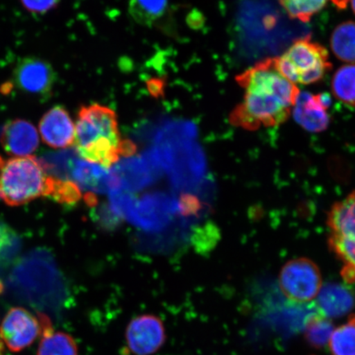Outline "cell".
<instances>
[{
  "label": "cell",
  "mask_w": 355,
  "mask_h": 355,
  "mask_svg": "<svg viewBox=\"0 0 355 355\" xmlns=\"http://www.w3.org/2000/svg\"><path fill=\"white\" fill-rule=\"evenodd\" d=\"M243 99L230 112V123L248 131L277 127L290 118L300 91L279 72L276 58L259 62L237 75Z\"/></svg>",
  "instance_id": "6da1fadb"
},
{
  "label": "cell",
  "mask_w": 355,
  "mask_h": 355,
  "mask_svg": "<svg viewBox=\"0 0 355 355\" xmlns=\"http://www.w3.org/2000/svg\"><path fill=\"white\" fill-rule=\"evenodd\" d=\"M74 144L80 157L107 168L136 150L131 141L122 140L114 111L100 104L80 109Z\"/></svg>",
  "instance_id": "7a4b0ae2"
},
{
  "label": "cell",
  "mask_w": 355,
  "mask_h": 355,
  "mask_svg": "<svg viewBox=\"0 0 355 355\" xmlns=\"http://www.w3.org/2000/svg\"><path fill=\"white\" fill-rule=\"evenodd\" d=\"M52 178L42 159L15 157L0 166V198L8 205H24L42 196H50Z\"/></svg>",
  "instance_id": "3957f363"
},
{
  "label": "cell",
  "mask_w": 355,
  "mask_h": 355,
  "mask_svg": "<svg viewBox=\"0 0 355 355\" xmlns=\"http://www.w3.org/2000/svg\"><path fill=\"white\" fill-rule=\"evenodd\" d=\"M279 72L288 81L309 85L320 81L332 69L327 49L307 35L297 40L276 58Z\"/></svg>",
  "instance_id": "277c9868"
},
{
  "label": "cell",
  "mask_w": 355,
  "mask_h": 355,
  "mask_svg": "<svg viewBox=\"0 0 355 355\" xmlns=\"http://www.w3.org/2000/svg\"><path fill=\"white\" fill-rule=\"evenodd\" d=\"M279 285L288 300L308 303L317 298L322 287L320 269L306 257L288 261L279 272Z\"/></svg>",
  "instance_id": "5b68a950"
},
{
  "label": "cell",
  "mask_w": 355,
  "mask_h": 355,
  "mask_svg": "<svg viewBox=\"0 0 355 355\" xmlns=\"http://www.w3.org/2000/svg\"><path fill=\"white\" fill-rule=\"evenodd\" d=\"M42 314L35 315L24 308H12L0 325V339L12 352H20L41 337Z\"/></svg>",
  "instance_id": "8992f818"
},
{
  "label": "cell",
  "mask_w": 355,
  "mask_h": 355,
  "mask_svg": "<svg viewBox=\"0 0 355 355\" xmlns=\"http://www.w3.org/2000/svg\"><path fill=\"white\" fill-rule=\"evenodd\" d=\"M56 75L47 61L28 57L17 64L13 72V84L26 94L46 99L55 86Z\"/></svg>",
  "instance_id": "52a82bcc"
},
{
  "label": "cell",
  "mask_w": 355,
  "mask_h": 355,
  "mask_svg": "<svg viewBox=\"0 0 355 355\" xmlns=\"http://www.w3.org/2000/svg\"><path fill=\"white\" fill-rule=\"evenodd\" d=\"M125 340L132 354L153 355L166 343L165 325L162 319L155 315H139L128 324Z\"/></svg>",
  "instance_id": "ba28073f"
},
{
  "label": "cell",
  "mask_w": 355,
  "mask_h": 355,
  "mask_svg": "<svg viewBox=\"0 0 355 355\" xmlns=\"http://www.w3.org/2000/svg\"><path fill=\"white\" fill-rule=\"evenodd\" d=\"M330 105V96L326 93L313 95L300 92L291 114L304 130L321 132L329 126L331 118L328 110Z\"/></svg>",
  "instance_id": "9c48e42d"
},
{
  "label": "cell",
  "mask_w": 355,
  "mask_h": 355,
  "mask_svg": "<svg viewBox=\"0 0 355 355\" xmlns=\"http://www.w3.org/2000/svg\"><path fill=\"white\" fill-rule=\"evenodd\" d=\"M69 180L73 182L80 190L105 193L119 189L116 178L112 171L97 164L74 159L70 168Z\"/></svg>",
  "instance_id": "30bf717a"
},
{
  "label": "cell",
  "mask_w": 355,
  "mask_h": 355,
  "mask_svg": "<svg viewBox=\"0 0 355 355\" xmlns=\"http://www.w3.org/2000/svg\"><path fill=\"white\" fill-rule=\"evenodd\" d=\"M39 128L44 143L53 148H67L74 144L75 124L62 106L47 111L40 121Z\"/></svg>",
  "instance_id": "8fae6325"
},
{
  "label": "cell",
  "mask_w": 355,
  "mask_h": 355,
  "mask_svg": "<svg viewBox=\"0 0 355 355\" xmlns=\"http://www.w3.org/2000/svg\"><path fill=\"white\" fill-rule=\"evenodd\" d=\"M37 128L24 119H15L3 127L0 141L8 154L16 157H30L39 146Z\"/></svg>",
  "instance_id": "7c38bea8"
},
{
  "label": "cell",
  "mask_w": 355,
  "mask_h": 355,
  "mask_svg": "<svg viewBox=\"0 0 355 355\" xmlns=\"http://www.w3.org/2000/svg\"><path fill=\"white\" fill-rule=\"evenodd\" d=\"M317 298L318 313L327 318L343 316L354 304L352 292L339 284H327L322 287Z\"/></svg>",
  "instance_id": "4fadbf2b"
},
{
  "label": "cell",
  "mask_w": 355,
  "mask_h": 355,
  "mask_svg": "<svg viewBox=\"0 0 355 355\" xmlns=\"http://www.w3.org/2000/svg\"><path fill=\"white\" fill-rule=\"evenodd\" d=\"M42 332L37 355H78L76 340L68 333L55 331L50 319L42 314Z\"/></svg>",
  "instance_id": "5bb4252c"
},
{
  "label": "cell",
  "mask_w": 355,
  "mask_h": 355,
  "mask_svg": "<svg viewBox=\"0 0 355 355\" xmlns=\"http://www.w3.org/2000/svg\"><path fill=\"white\" fill-rule=\"evenodd\" d=\"M327 223L331 234L355 238V191L331 207Z\"/></svg>",
  "instance_id": "9a60e30c"
},
{
  "label": "cell",
  "mask_w": 355,
  "mask_h": 355,
  "mask_svg": "<svg viewBox=\"0 0 355 355\" xmlns=\"http://www.w3.org/2000/svg\"><path fill=\"white\" fill-rule=\"evenodd\" d=\"M330 44L337 59L355 64V21H346L337 26L331 33Z\"/></svg>",
  "instance_id": "2e32d148"
},
{
  "label": "cell",
  "mask_w": 355,
  "mask_h": 355,
  "mask_svg": "<svg viewBox=\"0 0 355 355\" xmlns=\"http://www.w3.org/2000/svg\"><path fill=\"white\" fill-rule=\"evenodd\" d=\"M328 245L343 263L341 276L349 284L355 282V238L330 234Z\"/></svg>",
  "instance_id": "e0dca14e"
},
{
  "label": "cell",
  "mask_w": 355,
  "mask_h": 355,
  "mask_svg": "<svg viewBox=\"0 0 355 355\" xmlns=\"http://www.w3.org/2000/svg\"><path fill=\"white\" fill-rule=\"evenodd\" d=\"M332 94L346 105L355 107V64L336 70L331 80Z\"/></svg>",
  "instance_id": "ac0fdd59"
},
{
  "label": "cell",
  "mask_w": 355,
  "mask_h": 355,
  "mask_svg": "<svg viewBox=\"0 0 355 355\" xmlns=\"http://www.w3.org/2000/svg\"><path fill=\"white\" fill-rule=\"evenodd\" d=\"M168 0H130V10L137 24L150 26L165 15Z\"/></svg>",
  "instance_id": "d6986e66"
},
{
  "label": "cell",
  "mask_w": 355,
  "mask_h": 355,
  "mask_svg": "<svg viewBox=\"0 0 355 355\" xmlns=\"http://www.w3.org/2000/svg\"><path fill=\"white\" fill-rule=\"evenodd\" d=\"M329 346L332 355H355V315L333 331Z\"/></svg>",
  "instance_id": "ffe728a7"
},
{
  "label": "cell",
  "mask_w": 355,
  "mask_h": 355,
  "mask_svg": "<svg viewBox=\"0 0 355 355\" xmlns=\"http://www.w3.org/2000/svg\"><path fill=\"white\" fill-rule=\"evenodd\" d=\"M333 331V324L329 318L319 313L311 316L306 322V339L315 348H322L329 343Z\"/></svg>",
  "instance_id": "44dd1931"
},
{
  "label": "cell",
  "mask_w": 355,
  "mask_h": 355,
  "mask_svg": "<svg viewBox=\"0 0 355 355\" xmlns=\"http://www.w3.org/2000/svg\"><path fill=\"white\" fill-rule=\"evenodd\" d=\"M328 0H279L284 10L292 19L309 22L326 6Z\"/></svg>",
  "instance_id": "7402d4cb"
},
{
  "label": "cell",
  "mask_w": 355,
  "mask_h": 355,
  "mask_svg": "<svg viewBox=\"0 0 355 355\" xmlns=\"http://www.w3.org/2000/svg\"><path fill=\"white\" fill-rule=\"evenodd\" d=\"M26 10L34 13H44L57 6L59 0H21Z\"/></svg>",
  "instance_id": "603a6c76"
},
{
  "label": "cell",
  "mask_w": 355,
  "mask_h": 355,
  "mask_svg": "<svg viewBox=\"0 0 355 355\" xmlns=\"http://www.w3.org/2000/svg\"><path fill=\"white\" fill-rule=\"evenodd\" d=\"M12 239V230L7 225L0 223V254L10 245Z\"/></svg>",
  "instance_id": "cb8c5ba5"
},
{
  "label": "cell",
  "mask_w": 355,
  "mask_h": 355,
  "mask_svg": "<svg viewBox=\"0 0 355 355\" xmlns=\"http://www.w3.org/2000/svg\"><path fill=\"white\" fill-rule=\"evenodd\" d=\"M331 1L335 4L336 8L340 10H344L348 6V3L350 0H331Z\"/></svg>",
  "instance_id": "d4e9b609"
},
{
  "label": "cell",
  "mask_w": 355,
  "mask_h": 355,
  "mask_svg": "<svg viewBox=\"0 0 355 355\" xmlns=\"http://www.w3.org/2000/svg\"><path fill=\"white\" fill-rule=\"evenodd\" d=\"M3 341L1 340V339H0V355H3Z\"/></svg>",
  "instance_id": "484cf974"
},
{
  "label": "cell",
  "mask_w": 355,
  "mask_h": 355,
  "mask_svg": "<svg viewBox=\"0 0 355 355\" xmlns=\"http://www.w3.org/2000/svg\"><path fill=\"white\" fill-rule=\"evenodd\" d=\"M350 3H352V10L355 15V0H350Z\"/></svg>",
  "instance_id": "4316f807"
},
{
  "label": "cell",
  "mask_w": 355,
  "mask_h": 355,
  "mask_svg": "<svg viewBox=\"0 0 355 355\" xmlns=\"http://www.w3.org/2000/svg\"><path fill=\"white\" fill-rule=\"evenodd\" d=\"M3 162V161L2 158L0 157V166H1Z\"/></svg>",
  "instance_id": "83f0119b"
}]
</instances>
